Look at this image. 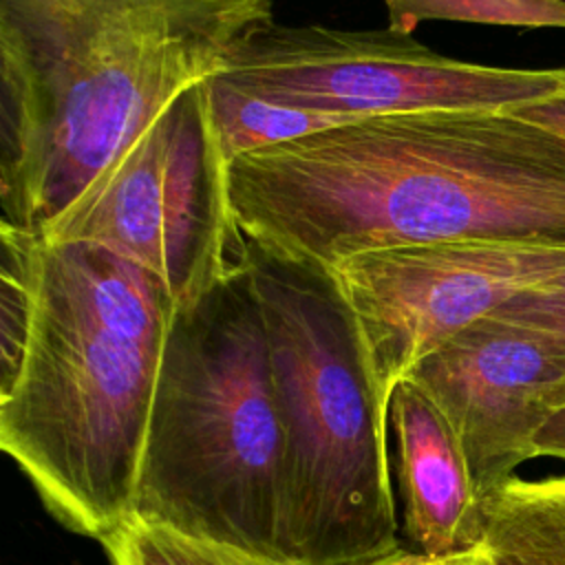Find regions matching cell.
I'll use <instances>...</instances> for the list:
<instances>
[{
	"label": "cell",
	"instance_id": "14",
	"mask_svg": "<svg viewBox=\"0 0 565 565\" xmlns=\"http://www.w3.org/2000/svg\"><path fill=\"white\" fill-rule=\"evenodd\" d=\"M388 29L413 35L428 20L565 29V0H382Z\"/></svg>",
	"mask_w": 565,
	"mask_h": 565
},
{
	"label": "cell",
	"instance_id": "3",
	"mask_svg": "<svg viewBox=\"0 0 565 565\" xmlns=\"http://www.w3.org/2000/svg\"><path fill=\"white\" fill-rule=\"evenodd\" d=\"M271 24V0H0V223L46 234L174 97Z\"/></svg>",
	"mask_w": 565,
	"mask_h": 565
},
{
	"label": "cell",
	"instance_id": "1",
	"mask_svg": "<svg viewBox=\"0 0 565 565\" xmlns=\"http://www.w3.org/2000/svg\"><path fill=\"white\" fill-rule=\"evenodd\" d=\"M249 245L311 267L446 241L565 247V135L516 110L366 117L230 161Z\"/></svg>",
	"mask_w": 565,
	"mask_h": 565
},
{
	"label": "cell",
	"instance_id": "18",
	"mask_svg": "<svg viewBox=\"0 0 565 565\" xmlns=\"http://www.w3.org/2000/svg\"><path fill=\"white\" fill-rule=\"evenodd\" d=\"M539 457H554L565 461V413L558 415L541 435Z\"/></svg>",
	"mask_w": 565,
	"mask_h": 565
},
{
	"label": "cell",
	"instance_id": "15",
	"mask_svg": "<svg viewBox=\"0 0 565 565\" xmlns=\"http://www.w3.org/2000/svg\"><path fill=\"white\" fill-rule=\"evenodd\" d=\"M497 313L534 331L565 366V276L512 298Z\"/></svg>",
	"mask_w": 565,
	"mask_h": 565
},
{
	"label": "cell",
	"instance_id": "7",
	"mask_svg": "<svg viewBox=\"0 0 565 565\" xmlns=\"http://www.w3.org/2000/svg\"><path fill=\"white\" fill-rule=\"evenodd\" d=\"M269 102L353 119L426 110H510L565 90V68L452 60L393 29L271 24L218 75Z\"/></svg>",
	"mask_w": 565,
	"mask_h": 565
},
{
	"label": "cell",
	"instance_id": "9",
	"mask_svg": "<svg viewBox=\"0 0 565 565\" xmlns=\"http://www.w3.org/2000/svg\"><path fill=\"white\" fill-rule=\"evenodd\" d=\"M446 413L481 501L539 457L565 413V366L527 327L492 311L463 327L406 375Z\"/></svg>",
	"mask_w": 565,
	"mask_h": 565
},
{
	"label": "cell",
	"instance_id": "5",
	"mask_svg": "<svg viewBox=\"0 0 565 565\" xmlns=\"http://www.w3.org/2000/svg\"><path fill=\"white\" fill-rule=\"evenodd\" d=\"M285 428V545L298 565H369L399 550L386 399L324 269L249 245Z\"/></svg>",
	"mask_w": 565,
	"mask_h": 565
},
{
	"label": "cell",
	"instance_id": "12",
	"mask_svg": "<svg viewBox=\"0 0 565 565\" xmlns=\"http://www.w3.org/2000/svg\"><path fill=\"white\" fill-rule=\"evenodd\" d=\"M210 88L221 146L230 161L252 150L360 121L340 113L269 102L225 82L218 75L210 79Z\"/></svg>",
	"mask_w": 565,
	"mask_h": 565
},
{
	"label": "cell",
	"instance_id": "10",
	"mask_svg": "<svg viewBox=\"0 0 565 565\" xmlns=\"http://www.w3.org/2000/svg\"><path fill=\"white\" fill-rule=\"evenodd\" d=\"M386 422L402 499V532L428 556L468 552L483 539V501L446 413L411 377L388 395Z\"/></svg>",
	"mask_w": 565,
	"mask_h": 565
},
{
	"label": "cell",
	"instance_id": "4",
	"mask_svg": "<svg viewBox=\"0 0 565 565\" xmlns=\"http://www.w3.org/2000/svg\"><path fill=\"white\" fill-rule=\"evenodd\" d=\"M285 428L247 267L170 331L143 439L132 516L289 561Z\"/></svg>",
	"mask_w": 565,
	"mask_h": 565
},
{
	"label": "cell",
	"instance_id": "13",
	"mask_svg": "<svg viewBox=\"0 0 565 565\" xmlns=\"http://www.w3.org/2000/svg\"><path fill=\"white\" fill-rule=\"evenodd\" d=\"M102 543L113 565H298L274 561L166 523L128 516Z\"/></svg>",
	"mask_w": 565,
	"mask_h": 565
},
{
	"label": "cell",
	"instance_id": "11",
	"mask_svg": "<svg viewBox=\"0 0 565 565\" xmlns=\"http://www.w3.org/2000/svg\"><path fill=\"white\" fill-rule=\"evenodd\" d=\"M486 565H565V475L514 477L483 501Z\"/></svg>",
	"mask_w": 565,
	"mask_h": 565
},
{
	"label": "cell",
	"instance_id": "17",
	"mask_svg": "<svg viewBox=\"0 0 565 565\" xmlns=\"http://www.w3.org/2000/svg\"><path fill=\"white\" fill-rule=\"evenodd\" d=\"M512 110H516L519 115H523L534 124H541L554 132L565 135V90L543 102H532L525 106H516Z\"/></svg>",
	"mask_w": 565,
	"mask_h": 565
},
{
	"label": "cell",
	"instance_id": "2",
	"mask_svg": "<svg viewBox=\"0 0 565 565\" xmlns=\"http://www.w3.org/2000/svg\"><path fill=\"white\" fill-rule=\"evenodd\" d=\"M177 298L95 243L0 223V446L68 530L132 514Z\"/></svg>",
	"mask_w": 565,
	"mask_h": 565
},
{
	"label": "cell",
	"instance_id": "8",
	"mask_svg": "<svg viewBox=\"0 0 565 565\" xmlns=\"http://www.w3.org/2000/svg\"><path fill=\"white\" fill-rule=\"evenodd\" d=\"M324 271L388 404L395 384L450 335L565 276V247L446 241L349 256Z\"/></svg>",
	"mask_w": 565,
	"mask_h": 565
},
{
	"label": "cell",
	"instance_id": "16",
	"mask_svg": "<svg viewBox=\"0 0 565 565\" xmlns=\"http://www.w3.org/2000/svg\"><path fill=\"white\" fill-rule=\"evenodd\" d=\"M369 565H486V552L483 545L468 550V552H457V554H446V556H428L422 552L413 550H397L380 561H373Z\"/></svg>",
	"mask_w": 565,
	"mask_h": 565
},
{
	"label": "cell",
	"instance_id": "6",
	"mask_svg": "<svg viewBox=\"0 0 565 565\" xmlns=\"http://www.w3.org/2000/svg\"><path fill=\"white\" fill-rule=\"evenodd\" d=\"M40 236L119 254L179 309L243 274L249 243L230 199L210 79L174 97Z\"/></svg>",
	"mask_w": 565,
	"mask_h": 565
}]
</instances>
